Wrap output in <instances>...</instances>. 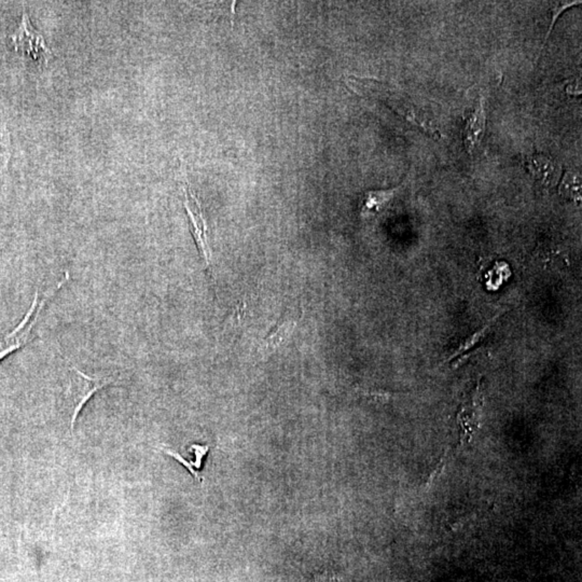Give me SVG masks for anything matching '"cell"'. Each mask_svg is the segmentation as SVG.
<instances>
[{
	"mask_svg": "<svg viewBox=\"0 0 582 582\" xmlns=\"http://www.w3.org/2000/svg\"><path fill=\"white\" fill-rule=\"evenodd\" d=\"M190 451L195 456L194 461H192L193 467L199 473V469L202 468V465H203L204 457L207 456V453H209V446L193 444V446H191Z\"/></svg>",
	"mask_w": 582,
	"mask_h": 582,
	"instance_id": "cell-14",
	"label": "cell"
},
{
	"mask_svg": "<svg viewBox=\"0 0 582 582\" xmlns=\"http://www.w3.org/2000/svg\"><path fill=\"white\" fill-rule=\"evenodd\" d=\"M162 451H163V452L165 453V454H168V456L172 457V459H174L175 461H177L178 463H180L182 466H185V467H186V468L188 469L189 473H191V476H192V477L194 478L195 480H197V481L201 482V483L202 482H203V477H202V476L199 475V473H197V471H195L194 468H193V466L192 463H191V461H187V459H185L184 457H182V455L180 454V453L176 452V451L172 450V449L166 448V446H163V448H162Z\"/></svg>",
	"mask_w": 582,
	"mask_h": 582,
	"instance_id": "cell-13",
	"label": "cell"
},
{
	"mask_svg": "<svg viewBox=\"0 0 582 582\" xmlns=\"http://www.w3.org/2000/svg\"><path fill=\"white\" fill-rule=\"evenodd\" d=\"M527 170H529L534 178L544 185H551L556 180V162L544 155H533L525 160Z\"/></svg>",
	"mask_w": 582,
	"mask_h": 582,
	"instance_id": "cell-9",
	"label": "cell"
},
{
	"mask_svg": "<svg viewBox=\"0 0 582 582\" xmlns=\"http://www.w3.org/2000/svg\"><path fill=\"white\" fill-rule=\"evenodd\" d=\"M316 582H336V579L334 578V576L325 573V575L319 576L318 579L316 580Z\"/></svg>",
	"mask_w": 582,
	"mask_h": 582,
	"instance_id": "cell-15",
	"label": "cell"
},
{
	"mask_svg": "<svg viewBox=\"0 0 582 582\" xmlns=\"http://www.w3.org/2000/svg\"><path fill=\"white\" fill-rule=\"evenodd\" d=\"M297 323H298V317H296L291 312H286L276 322L269 334L263 338L259 346V352H274L275 349L282 347L295 331Z\"/></svg>",
	"mask_w": 582,
	"mask_h": 582,
	"instance_id": "cell-6",
	"label": "cell"
},
{
	"mask_svg": "<svg viewBox=\"0 0 582 582\" xmlns=\"http://www.w3.org/2000/svg\"><path fill=\"white\" fill-rule=\"evenodd\" d=\"M506 311L507 309H504V311H500L498 314H495L494 317L490 318V319L488 320V323H486L483 327L480 328V329L477 330L475 334H471V336H469L468 338L465 339V340L459 344V346L457 347L456 351L451 355L449 361H453V359L456 358V357L461 356L463 353L467 352V351L471 349V347H473L476 344H478L480 341L484 340V339L486 338V336L490 334L492 328L494 327L496 322L502 317L503 314H504Z\"/></svg>",
	"mask_w": 582,
	"mask_h": 582,
	"instance_id": "cell-10",
	"label": "cell"
},
{
	"mask_svg": "<svg viewBox=\"0 0 582 582\" xmlns=\"http://www.w3.org/2000/svg\"><path fill=\"white\" fill-rule=\"evenodd\" d=\"M400 187L388 190L368 191L363 194L361 203V216L363 219L373 217L381 213L395 199Z\"/></svg>",
	"mask_w": 582,
	"mask_h": 582,
	"instance_id": "cell-8",
	"label": "cell"
},
{
	"mask_svg": "<svg viewBox=\"0 0 582 582\" xmlns=\"http://www.w3.org/2000/svg\"><path fill=\"white\" fill-rule=\"evenodd\" d=\"M580 190H581V184H580L579 176L573 172H565L564 177L561 182L560 192L564 195L577 197L580 195Z\"/></svg>",
	"mask_w": 582,
	"mask_h": 582,
	"instance_id": "cell-11",
	"label": "cell"
},
{
	"mask_svg": "<svg viewBox=\"0 0 582 582\" xmlns=\"http://www.w3.org/2000/svg\"><path fill=\"white\" fill-rule=\"evenodd\" d=\"M185 209L188 214L190 222V231L197 243L199 256L203 260L205 270L209 278L214 280L213 263H212V249L209 246V236H207V222L204 217L201 202L195 195L194 191L190 187H184Z\"/></svg>",
	"mask_w": 582,
	"mask_h": 582,
	"instance_id": "cell-3",
	"label": "cell"
},
{
	"mask_svg": "<svg viewBox=\"0 0 582 582\" xmlns=\"http://www.w3.org/2000/svg\"><path fill=\"white\" fill-rule=\"evenodd\" d=\"M358 396L373 401V402L388 403L392 399L396 398L394 392H385L381 390H367V388H356L355 390Z\"/></svg>",
	"mask_w": 582,
	"mask_h": 582,
	"instance_id": "cell-12",
	"label": "cell"
},
{
	"mask_svg": "<svg viewBox=\"0 0 582 582\" xmlns=\"http://www.w3.org/2000/svg\"><path fill=\"white\" fill-rule=\"evenodd\" d=\"M14 50L22 54H27L34 60L43 61L48 64L51 58V50L45 43L43 35L36 32V29L31 24L26 12L23 14L22 22L16 29V33L10 35Z\"/></svg>",
	"mask_w": 582,
	"mask_h": 582,
	"instance_id": "cell-4",
	"label": "cell"
},
{
	"mask_svg": "<svg viewBox=\"0 0 582 582\" xmlns=\"http://www.w3.org/2000/svg\"><path fill=\"white\" fill-rule=\"evenodd\" d=\"M345 83L351 90H353V92L356 93L359 97L370 99V101L372 99V101H378L385 104L390 110L407 120V122L414 124L432 136L439 137V132L434 128L432 122L427 119V116H424L419 110L415 108L414 105L407 101H403L405 99L399 97L396 93H392L383 83L371 80V79L356 78V77H348L345 79Z\"/></svg>",
	"mask_w": 582,
	"mask_h": 582,
	"instance_id": "cell-1",
	"label": "cell"
},
{
	"mask_svg": "<svg viewBox=\"0 0 582 582\" xmlns=\"http://www.w3.org/2000/svg\"><path fill=\"white\" fill-rule=\"evenodd\" d=\"M486 128V114L483 101L480 99L477 107L466 118L463 137L468 153L475 150L483 139Z\"/></svg>",
	"mask_w": 582,
	"mask_h": 582,
	"instance_id": "cell-7",
	"label": "cell"
},
{
	"mask_svg": "<svg viewBox=\"0 0 582 582\" xmlns=\"http://www.w3.org/2000/svg\"><path fill=\"white\" fill-rule=\"evenodd\" d=\"M68 280H70V273L66 272L65 278H63V280L58 282L56 286H54L53 288L50 289L47 295L43 297L40 304L37 307L34 317L29 322L28 325H27L24 329L21 330V331H12L9 336H6L5 340L0 344V361L5 358L8 355L11 354V353L16 351V349L24 346V345L32 339L33 330H34L35 326H36L37 322H38L39 316H40L45 303L55 294L58 289L61 288L64 284H66Z\"/></svg>",
	"mask_w": 582,
	"mask_h": 582,
	"instance_id": "cell-5",
	"label": "cell"
},
{
	"mask_svg": "<svg viewBox=\"0 0 582 582\" xmlns=\"http://www.w3.org/2000/svg\"><path fill=\"white\" fill-rule=\"evenodd\" d=\"M116 381L114 375H87L78 368L70 367V384L65 392V410L70 417V432H74L75 424L87 401L97 392Z\"/></svg>",
	"mask_w": 582,
	"mask_h": 582,
	"instance_id": "cell-2",
	"label": "cell"
}]
</instances>
